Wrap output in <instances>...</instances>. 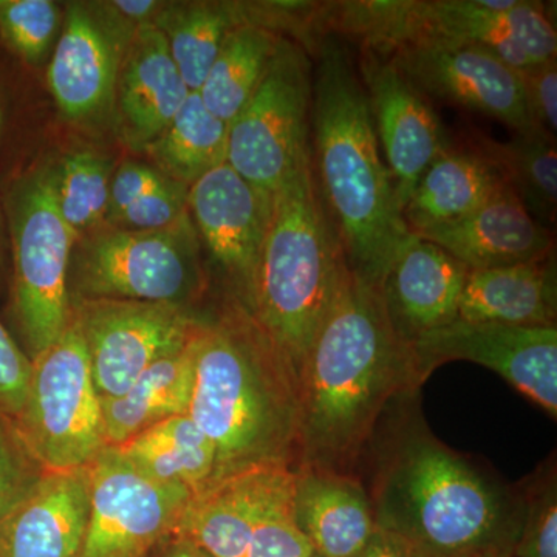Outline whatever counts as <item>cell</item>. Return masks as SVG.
I'll use <instances>...</instances> for the list:
<instances>
[{"instance_id":"obj_1","label":"cell","mask_w":557,"mask_h":557,"mask_svg":"<svg viewBox=\"0 0 557 557\" xmlns=\"http://www.w3.org/2000/svg\"><path fill=\"white\" fill-rule=\"evenodd\" d=\"M418 392L388 406L359 467L376 528L420 557H515L522 487L435 437Z\"/></svg>"},{"instance_id":"obj_2","label":"cell","mask_w":557,"mask_h":557,"mask_svg":"<svg viewBox=\"0 0 557 557\" xmlns=\"http://www.w3.org/2000/svg\"><path fill=\"white\" fill-rule=\"evenodd\" d=\"M421 386L379 285L348 270L300 372L296 467L358 475L388 406Z\"/></svg>"},{"instance_id":"obj_3","label":"cell","mask_w":557,"mask_h":557,"mask_svg":"<svg viewBox=\"0 0 557 557\" xmlns=\"http://www.w3.org/2000/svg\"><path fill=\"white\" fill-rule=\"evenodd\" d=\"M193 351L188 413L214 445V483L263 465L295 468L299 380L249 310L225 293L199 314Z\"/></svg>"},{"instance_id":"obj_4","label":"cell","mask_w":557,"mask_h":557,"mask_svg":"<svg viewBox=\"0 0 557 557\" xmlns=\"http://www.w3.org/2000/svg\"><path fill=\"white\" fill-rule=\"evenodd\" d=\"M311 75V163L348 270L379 285L410 233L381 160L368 94L336 36L317 42Z\"/></svg>"},{"instance_id":"obj_5","label":"cell","mask_w":557,"mask_h":557,"mask_svg":"<svg viewBox=\"0 0 557 557\" xmlns=\"http://www.w3.org/2000/svg\"><path fill=\"white\" fill-rule=\"evenodd\" d=\"M348 273L311 152L273 193L251 314L300 376Z\"/></svg>"},{"instance_id":"obj_6","label":"cell","mask_w":557,"mask_h":557,"mask_svg":"<svg viewBox=\"0 0 557 557\" xmlns=\"http://www.w3.org/2000/svg\"><path fill=\"white\" fill-rule=\"evenodd\" d=\"M336 11L338 28L373 49L409 40L467 44L520 70L555 60L557 36L545 7L530 0H421L348 2Z\"/></svg>"},{"instance_id":"obj_7","label":"cell","mask_w":557,"mask_h":557,"mask_svg":"<svg viewBox=\"0 0 557 557\" xmlns=\"http://www.w3.org/2000/svg\"><path fill=\"white\" fill-rule=\"evenodd\" d=\"M208 288L201 244L190 218L171 228L102 225L81 237L69 270L70 300H139L193 309Z\"/></svg>"},{"instance_id":"obj_8","label":"cell","mask_w":557,"mask_h":557,"mask_svg":"<svg viewBox=\"0 0 557 557\" xmlns=\"http://www.w3.org/2000/svg\"><path fill=\"white\" fill-rule=\"evenodd\" d=\"M7 212L13 248V314L33 361L60 338L72 319L69 270L78 237L58 211L46 168L13 183Z\"/></svg>"},{"instance_id":"obj_9","label":"cell","mask_w":557,"mask_h":557,"mask_svg":"<svg viewBox=\"0 0 557 557\" xmlns=\"http://www.w3.org/2000/svg\"><path fill=\"white\" fill-rule=\"evenodd\" d=\"M17 431L46 471L87 468L106 440L102 399L75 317L46 351L33 359Z\"/></svg>"},{"instance_id":"obj_10","label":"cell","mask_w":557,"mask_h":557,"mask_svg":"<svg viewBox=\"0 0 557 557\" xmlns=\"http://www.w3.org/2000/svg\"><path fill=\"white\" fill-rule=\"evenodd\" d=\"M295 468L263 465L190 498L174 533L208 557H311L293 516Z\"/></svg>"},{"instance_id":"obj_11","label":"cell","mask_w":557,"mask_h":557,"mask_svg":"<svg viewBox=\"0 0 557 557\" xmlns=\"http://www.w3.org/2000/svg\"><path fill=\"white\" fill-rule=\"evenodd\" d=\"M311 75L302 47L282 38L262 83L230 124L226 163L267 193L310 156Z\"/></svg>"},{"instance_id":"obj_12","label":"cell","mask_w":557,"mask_h":557,"mask_svg":"<svg viewBox=\"0 0 557 557\" xmlns=\"http://www.w3.org/2000/svg\"><path fill=\"white\" fill-rule=\"evenodd\" d=\"M78 322L101 399L120 397L153 362L188 346L199 313L174 304L75 300Z\"/></svg>"},{"instance_id":"obj_13","label":"cell","mask_w":557,"mask_h":557,"mask_svg":"<svg viewBox=\"0 0 557 557\" xmlns=\"http://www.w3.org/2000/svg\"><path fill=\"white\" fill-rule=\"evenodd\" d=\"M90 511L79 557H145L174 533L193 498L139 474L116 448L87 467Z\"/></svg>"},{"instance_id":"obj_14","label":"cell","mask_w":557,"mask_h":557,"mask_svg":"<svg viewBox=\"0 0 557 557\" xmlns=\"http://www.w3.org/2000/svg\"><path fill=\"white\" fill-rule=\"evenodd\" d=\"M421 383L440 366L471 361L494 370L523 397L557 417V327L457 319L412 343Z\"/></svg>"},{"instance_id":"obj_15","label":"cell","mask_w":557,"mask_h":557,"mask_svg":"<svg viewBox=\"0 0 557 557\" xmlns=\"http://www.w3.org/2000/svg\"><path fill=\"white\" fill-rule=\"evenodd\" d=\"M190 220L226 292L251 310L273 194L222 163L189 186ZM251 313V311H249Z\"/></svg>"},{"instance_id":"obj_16","label":"cell","mask_w":557,"mask_h":557,"mask_svg":"<svg viewBox=\"0 0 557 557\" xmlns=\"http://www.w3.org/2000/svg\"><path fill=\"white\" fill-rule=\"evenodd\" d=\"M375 50L386 53L421 94L483 113L516 134L536 127L528 112L519 70L486 50L429 39Z\"/></svg>"},{"instance_id":"obj_17","label":"cell","mask_w":557,"mask_h":557,"mask_svg":"<svg viewBox=\"0 0 557 557\" xmlns=\"http://www.w3.org/2000/svg\"><path fill=\"white\" fill-rule=\"evenodd\" d=\"M358 72L403 211L418 180L449 143L424 95L386 53L362 44Z\"/></svg>"},{"instance_id":"obj_18","label":"cell","mask_w":557,"mask_h":557,"mask_svg":"<svg viewBox=\"0 0 557 557\" xmlns=\"http://www.w3.org/2000/svg\"><path fill=\"white\" fill-rule=\"evenodd\" d=\"M137 28L101 7L73 3L47 70L51 97L70 121H90L115 102L127 44Z\"/></svg>"},{"instance_id":"obj_19","label":"cell","mask_w":557,"mask_h":557,"mask_svg":"<svg viewBox=\"0 0 557 557\" xmlns=\"http://www.w3.org/2000/svg\"><path fill=\"white\" fill-rule=\"evenodd\" d=\"M469 271L438 245L412 234L380 284L398 335L412 344L424 333L457 321Z\"/></svg>"},{"instance_id":"obj_20","label":"cell","mask_w":557,"mask_h":557,"mask_svg":"<svg viewBox=\"0 0 557 557\" xmlns=\"http://www.w3.org/2000/svg\"><path fill=\"white\" fill-rule=\"evenodd\" d=\"M89 511L87 468L47 471L0 520V557H79Z\"/></svg>"},{"instance_id":"obj_21","label":"cell","mask_w":557,"mask_h":557,"mask_svg":"<svg viewBox=\"0 0 557 557\" xmlns=\"http://www.w3.org/2000/svg\"><path fill=\"white\" fill-rule=\"evenodd\" d=\"M416 236L438 245L471 271L539 262L555 255L552 230L539 223L509 188L468 218Z\"/></svg>"},{"instance_id":"obj_22","label":"cell","mask_w":557,"mask_h":557,"mask_svg":"<svg viewBox=\"0 0 557 557\" xmlns=\"http://www.w3.org/2000/svg\"><path fill=\"white\" fill-rule=\"evenodd\" d=\"M189 94L159 28L138 27L124 51L115 89L121 134L127 145L146 150L170 126Z\"/></svg>"},{"instance_id":"obj_23","label":"cell","mask_w":557,"mask_h":557,"mask_svg":"<svg viewBox=\"0 0 557 557\" xmlns=\"http://www.w3.org/2000/svg\"><path fill=\"white\" fill-rule=\"evenodd\" d=\"M293 516L319 557H354L376 530L364 482L333 469L295 468Z\"/></svg>"},{"instance_id":"obj_24","label":"cell","mask_w":557,"mask_h":557,"mask_svg":"<svg viewBox=\"0 0 557 557\" xmlns=\"http://www.w3.org/2000/svg\"><path fill=\"white\" fill-rule=\"evenodd\" d=\"M505 189L500 172L480 150L449 145L418 180L403 219L410 233H423L468 218Z\"/></svg>"},{"instance_id":"obj_25","label":"cell","mask_w":557,"mask_h":557,"mask_svg":"<svg viewBox=\"0 0 557 557\" xmlns=\"http://www.w3.org/2000/svg\"><path fill=\"white\" fill-rule=\"evenodd\" d=\"M458 319L528 327L556 325L555 255L539 262L469 271Z\"/></svg>"},{"instance_id":"obj_26","label":"cell","mask_w":557,"mask_h":557,"mask_svg":"<svg viewBox=\"0 0 557 557\" xmlns=\"http://www.w3.org/2000/svg\"><path fill=\"white\" fill-rule=\"evenodd\" d=\"M116 449L139 474L161 485L183 487L193 497L215 480L214 445L189 413L160 421Z\"/></svg>"},{"instance_id":"obj_27","label":"cell","mask_w":557,"mask_h":557,"mask_svg":"<svg viewBox=\"0 0 557 557\" xmlns=\"http://www.w3.org/2000/svg\"><path fill=\"white\" fill-rule=\"evenodd\" d=\"M193 376L190 336L188 346L153 362L123 395L102 399L108 446L119 448L153 424L188 413Z\"/></svg>"},{"instance_id":"obj_28","label":"cell","mask_w":557,"mask_h":557,"mask_svg":"<svg viewBox=\"0 0 557 557\" xmlns=\"http://www.w3.org/2000/svg\"><path fill=\"white\" fill-rule=\"evenodd\" d=\"M247 22L255 21L237 3L177 2L164 3L152 25L166 39L188 89L199 91L226 36Z\"/></svg>"},{"instance_id":"obj_29","label":"cell","mask_w":557,"mask_h":557,"mask_svg":"<svg viewBox=\"0 0 557 557\" xmlns=\"http://www.w3.org/2000/svg\"><path fill=\"white\" fill-rule=\"evenodd\" d=\"M281 36L265 25L247 22L226 36L199 95L209 112L233 123L262 83Z\"/></svg>"},{"instance_id":"obj_30","label":"cell","mask_w":557,"mask_h":557,"mask_svg":"<svg viewBox=\"0 0 557 557\" xmlns=\"http://www.w3.org/2000/svg\"><path fill=\"white\" fill-rule=\"evenodd\" d=\"M471 145L496 166L527 211L552 230L557 209L555 135L534 127L516 134L508 143L475 135Z\"/></svg>"},{"instance_id":"obj_31","label":"cell","mask_w":557,"mask_h":557,"mask_svg":"<svg viewBox=\"0 0 557 557\" xmlns=\"http://www.w3.org/2000/svg\"><path fill=\"white\" fill-rule=\"evenodd\" d=\"M230 124L212 115L199 91H190L177 115L146 152L157 170L186 186L225 163Z\"/></svg>"},{"instance_id":"obj_32","label":"cell","mask_w":557,"mask_h":557,"mask_svg":"<svg viewBox=\"0 0 557 557\" xmlns=\"http://www.w3.org/2000/svg\"><path fill=\"white\" fill-rule=\"evenodd\" d=\"M189 186L157 168L126 161L113 172L104 225L119 230L171 228L190 218Z\"/></svg>"},{"instance_id":"obj_33","label":"cell","mask_w":557,"mask_h":557,"mask_svg":"<svg viewBox=\"0 0 557 557\" xmlns=\"http://www.w3.org/2000/svg\"><path fill=\"white\" fill-rule=\"evenodd\" d=\"M49 177L58 211L78 240L104 225L113 177L108 159L94 150H75L54 170L49 168Z\"/></svg>"},{"instance_id":"obj_34","label":"cell","mask_w":557,"mask_h":557,"mask_svg":"<svg viewBox=\"0 0 557 557\" xmlns=\"http://www.w3.org/2000/svg\"><path fill=\"white\" fill-rule=\"evenodd\" d=\"M522 531L515 557H557V474L549 457L522 486Z\"/></svg>"},{"instance_id":"obj_35","label":"cell","mask_w":557,"mask_h":557,"mask_svg":"<svg viewBox=\"0 0 557 557\" xmlns=\"http://www.w3.org/2000/svg\"><path fill=\"white\" fill-rule=\"evenodd\" d=\"M60 24V7L51 0H0V40L30 64L46 57Z\"/></svg>"},{"instance_id":"obj_36","label":"cell","mask_w":557,"mask_h":557,"mask_svg":"<svg viewBox=\"0 0 557 557\" xmlns=\"http://www.w3.org/2000/svg\"><path fill=\"white\" fill-rule=\"evenodd\" d=\"M46 472L14 421L0 413V520L32 493Z\"/></svg>"},{"instance_id":"obj_37","label":"cell","mask_w":557,"mask_h":557,"mask_svg":"<svg viewBox=\"0 0 557 557\" xmlns=\"http://www.w3.org/2000/svg\"><path fill=\"white\" fill-rule=\"evenodd\" d=\"M33 362L0 321V413L17 417L27 395Z\"/></svg>"},{"instance_id":"obj_38","label":"cell","mask_w":557,"mask_h":557,"mask_svg":"<svg viewBox=\"0 0 557 557\" xmlns=\"http://www.w3.org/2000/svg\"><path fill=\"white\" fill-rule=\"evenodd\" d=\"M523 97L531 121L539 129L556 135L557 129V65L555 60L520 69Z\"/></svg>"},{"instance_id":"obj_39","label":"cell","mask_w":557,"mask_h":557,"mask_svg":"<svg viewBox=\"0 0 557 557\" xmlns=\"http://www.w3.org/2000/svg\"><path fill=\"white\" fill-rule=\"evenodd\" d=\"M106 5L124 24L132 28H138L141 25L152 24L164 3L156 2V0H115Z\"/></svg>"},{"instance_id":"obj_40","label":"cell","mask_w":557,"mask_h":557,"mask_svg":"<svg viewBox=\"0 0 557 557\" xmlns=\"http://www.w3.org/2000/svg\"><path fill=\"white\" fill-rule=\"evenodd\" d=\"M354 557H420L405 539L376 528L364 545Z\"/></svg>"},{"instance_id":"obj_41","label":"cell","mask_w":557,"mask_h":557,"mask_svg":"<svg viewBox=\"0 0 557 557\" xmlns=\"http://www.w3.org/2000/svg\"><path fill=\"white\" fill-rule=\"evenodd\" d=\"M145 557H207L188 539L172 533L160 541Z\"/></svg>"},{"instance_id":"obj_42","label":"cell","mask_w":557,"mask_h":557,"mask_svg":"<svg viewBox=\"0 0 557 557\" xmlns=\"http://www.w3.org/2000/svg\"><path fill=\"white\" fill-rule=\"evenodd\" d=\"M2 127H3V112H2V104H0V134H2Z\"/></svg>"},{"instance_id":"obj_43","label":"cell","mask_w":557,"mask_h":557,"mask_svg":"<svg viewBox=\"0 0 557 557\" xmlns=\"http://www.w3.org/2000/svg\"><path fill=\"white\" fill-rule=\"evenodd\" d=\"M207 557H208V556H207ZM311 557H319V556H318V555H313V556H311Z\"/></svg>"}]
</instances>
